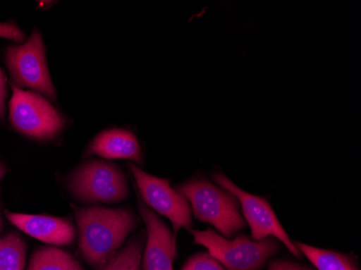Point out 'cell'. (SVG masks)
<instances>
[{"label": "cell", "instance_id": "6da1fadb", "mask_svg": "<svg viewBox=\"0 0 361 270\" xmlns=\"http://www.w3.org/2000/svg\"><path fill=\"white\" fill-rule=\"evenodd\" d=\"M78 225V247L85 261L100 269L123 245L137 226L135 214L127 209L103 207L75 208Z\"/></svg>", "mask_w": 361, "mask_h": 270}, {"label": "cell", "instance_id": "7a4b0ae2", "mask_svg": "<svg viewBox=\"0 0 361 270\" xmlns=\"http://www.w3.org/2000/svg\"><path fill=\"white\" fill-rule=\"evenodd\" d=\"M178 190L190 201L197 219L216 227L227 238L245 228L237 199L223 188L208 180H192L180 185Z\"/></svg>", "mask_w": 361, "mask_h": 270}, {"label": "cell", "instance_id": "3957f363", "mask_svg": "<svg viewBox=\"0 0 361 270\" xmlns=\"http://www.w3.org/2000/svg\"><path fill=\"white\" fill-rule=\"evenodd\" d=\"M190 231L194 243L206 247L209 254L226 270H259L279 250L275 238L253 241L247 235H239L234 240H228L212 229Z\"/></svg>", "mask_w": 361, "mask_h": 270}, {"label": "cell", "instance_id": "277c9868", "mask_svg": "<svg viewBox=\"0 0 361 270\" xmlns=\"http://www.w3.org/2000/svg\"><path fill=\"white\" fill-rule=\"evenodd\" d=\"M68 188L85 204H117L129 195L127 178L118 166L102 160H91L71 174Z\"/></svg>", "mask_w": 361, "mask_h": 270}, {"label": "cell", "instance_id": "5b68a950", "mask_svg": "<svg viewBox=\"0 0 361 270\" xmlns=\"http://www.w3.org/2000/svg\"><path fill=\"white\" fill-rule=\"evenodd\" d=\"M5 61L18 86L37 91L56 101V88L47 65L46 48L42 34L37 30L32 32L25 44L8 46Z\"/></svg>", "mask_w": 361, "mask_h": 270}, {"label": "cell", "instance_id": "8992f818", "mask_svg": "<svg viewBox=\"0 0 361 270\" xmlns=\"http://www.w3.org/2000/svg\"><path fill=\"white\" fill-rule=\"evenodd\" d=\"M10 121L18 131L37 140H51L62 131L65 119L42 95L12 85Z\"/></svg>", "mask_w": 361, "mask_h": 270}, {"label": "cell", "instance_id": "52a82bcc", "mask_svg": "<svg viewBox=\"0 0 361 270\" xmlns=\"http://www.w3.org/2000/svg\"><path fill=\"white\" fill-rule=\"evenodd\" d=\"M213 180L220 185L221 188L232 194L240 202L245 221L251 228L253 241L275 238L283 243L294 257H301L297 245L292 243L271 204L265 199L241 190L224 174H214Z\"/></svg>", "mask_w": 361, "mask_h": 270}, {"label": "cell", "instance_id": "ba28073f", "mask_svg": "<svg viewBox=\"0 0 361 270\" xmlns=\"http://www.w3.org/2000/svg\"><path fill=\"white\" fill-rule=\"evenodd\" d=\"M129 168L144 204L170 219L174 235L180 228L192 226V211L185 196L176 192L167 180L146 173L135 164H129Z\"/></svg>", "mask_w": 361, "mask_h": 270}, {"label": "cell", "instance_id": "9c48e42d", "mask_svg": "<svg viewBox=\"0 0 361 270\" xmlns=\"http://www.w3.org/2000/svg\"><path fill=\"white\" fill-rule=\"evenodd\" d=\"M139 209L147 231L145 251L142 255L144 270H173L176 235L142 200H139Z\"/></svg>", "mask_w": 361, "mask_h": 270}, {"label": "cell", "instance_id": "30bf717a", "mask_svg": "<svg viewBox=\"0 0 361 270\" xmlns=\"http://www.w3.org/2000/svg\"><path fill=\"white\" fill-rule=\"evenodd\" d=\"M6 215L20 231L48 245H70L76 237L74 225L68 219L12 212H6Z\"/></svg>", "mask_w": 361, "mask_h": 270}, {"label": "cell", "instance_id": "8fae6325", "mask_svg": "<svg viewBox=\"0 0 361 270\" xmlns=\"http://www.w3.org/2000/svg\"><path fill=\"white\" fill-rule=\"evenodd\" d=\"M87 155H95L105 159L133 160L142 162V150L133 132L123 129H111L99 134L89 145Z\"/></svg>", "mask_w": 361, "mask_h": 270}, {"label": "cell", "instance_id": "7c38bea8", "mask_svg": "<svg viewBox=\"0 0 361 270\" xmlns=\"http://www.w3.org/2000/svg\"><path fill=\"white\" fill-rule=\"evenodd\" d=\"M27 270H85L68 252L44 247L34 252Z\"/></svg>", "mask_w": 361, "mask_h": 270}, {"label": "cell", "instance_id": "4fadbf2b", "mask_svg": "<svg viewBox=\"0 0 361 270\" xmlns=\"http://www.w3.org/2000/svg\"><path fill=\"white\" fill-rule=\"evenodd\" d=\"M295 245L317 270H358L356 264L348 255L330 250L318 249L305 243H297Z\"/></svg>", "mask_w": 361, "mask_h": 270}, {"label": "cell", "instance_id": "5bb4252c", "mask_svg": "<svg viewBox=\"0 0 361 270\" xmlns=\"http://www.w3.org/2000/svg\"><path fill=\"white\" fill-rule=\"evenodd\" d=\"M26 245L21 235L9 233L0 237V270H24Z\"/></svg>", "mask_w": 361, "mask_h": 270}, {"label": "cell", "instance_id": "9a60e30c", "mask_svg": "<svg viewBox=\"0 0 361 270\" xmlns=\"http://www.w3.org/2000/svg\"><path fill=\"white\" fill-rule=\"evenodd\" d=\"M144 235L140 233L125 249L114 255L100 270H141Z\"/></svg>", "mask_w": 361, "mask_h": 270}, {"label": "cell", "instance_id": "2e32d148", "mask_svg": "<svg viewBox=\"0 0 361 270\" xmlns=\"http://www.w3.org/2000/svg\"><path fill=\"white\" fill-rule=\"evenodd\" d=\"M180 270H226L209 253H198L190 257Z\"/></svg>", "mask_w": 361, "mask_h": 270}, {"label": "cell", "instance_id": "e0dca14e", "mask_svg": "<svg viewBox=\"0 0 361 270\" xmlns=\"http://www.w3.org/2000/svg\"><path fill=\"white\" fill-rule=\"evenodd\" d=\"M0 38H5L20 44L24 42L25 36L14 22H7V23L0 24Z\"/></svg>", "mask_w": 361, "mask_h": 270}, {"label": "cell", "instance_id": "ac0fdd59", "mask_svg": "<svg viewBox=\"0 0 361 270\" xmlns=\"http://www.w3.org/2000/svg\"><path fill=\"white\" fill-rule=\"evenodd\" d=\"M269 270H313L306 266L300 265V264L292 263V262L285 261V259H277L273 261L269 266Z\"/></svg>", "mask_w": 361, "mask_h": 270}, {"label": "cell", "instance_id": "d6986e66", "mask_svg": "<svg viewBox=\"0 0 361 270\" xmlns=\"http://www.w3.org/2000/svg\"><path fill=\"white\" fill-rule=\"evenodd\" d=\"M7 80H6L5 74L3 70L0 68V121L3 119L5 115V101L7 97Z\"/></svg>", "mask_w": 361, "mask_h": 270}, {"label": "cell", "instance_id": "ffe728a7", "mask_svg": "<svg viewBox=\"0 0 361 270\" xmlns=\"http://www.w3.org/2000/svg\"><path fill=\"white\" fill-rule=\"evenodd\" d=\"M6 172H7V168L4 166L1 162H0V180H3L4 176H5Z\"/></svg>", "mask_w": 361, "mask_h": 270}, {"label": "cell", "instance_id": "44dd1931", "mask_svg": "<svg viewBox=\"0 0 361 270\" xmlns=\"http://www.w3.org/2000/svg\"><path fill=\"white\" fill-rule=\"evenodd\" d=\"M3 229V219H1V215H0V231Z\"/></svg>", "mask_w": 361, "mask_h": 270}]
</instances>
